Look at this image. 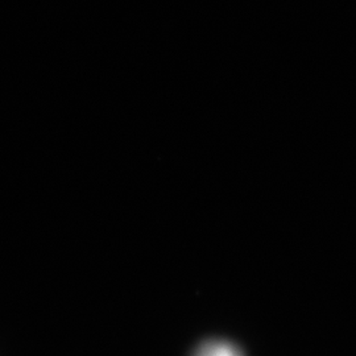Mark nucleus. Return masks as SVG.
Here are the masks:
<instances>
[{
	"label": "nucleus",
	"mask_w": 356,
	"mask_h": 356,
	"mask_svg": "<svg viewBox=\"0 0 356 356\" xmlns=\"http://www.w3.org/2000/svg\"><path fill=\"white\" fill-rule=\"evenodd\" d=\"M197 356H241L239 351L232 346L222 342L204 344Z\"/></svg>",
	"instance_id": "obj_1"
}]
</instances>
